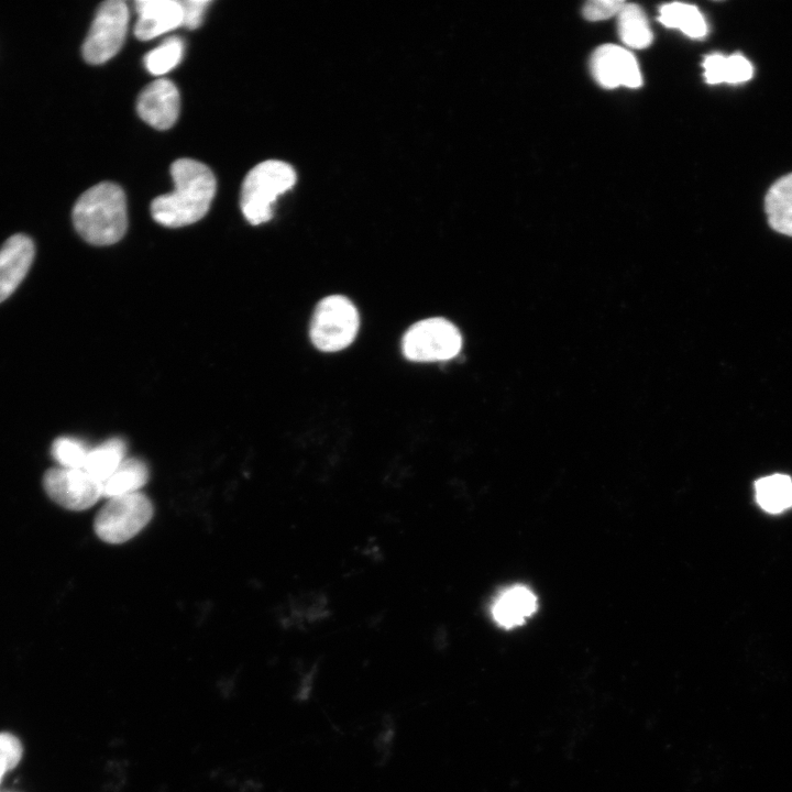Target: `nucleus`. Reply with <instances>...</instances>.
<instances>
[{
	"label": "nucleus",
	"instance_id": "obj_13",
	"mask_svg": "<svg viewBox=\"0 0 792 792\" xmlns=\"http://www.w3.org/2000/svg\"><path fill=\"white\" fill-rule=\"evenodd\" d=\"M536 609V595L527 586L520 584L499 591L490 606L493 622L504 629L522 625Z\"/></svg>",
	"mask_w": 792,
	"mask_h": 792
},
{
	"label": "nucleus",
	"instance_id": "obj_8",
	"mask_svg": "<svg viewBox=\"0 0 792 792\" xmlns=\"http://www.w3.org/2000/svg\"><path fill=\"white\" fill-rule=\"evenodd\" d=\"M43 485L55 503L72 510L87 509L102 497L100 482L84 469L52 468Z\"/></svg>",
	"mask_w": 792,
	"mask_h": 792
},
{
	"label": "nucleus",
	"instance_id": "obj_18",
	"mask_svg": "<svg viewBox=\"0 0 792 792\" xmlns=\"http://www.w3.org/2000/svg\"><path fill=\"white\" fill-rule=\"evenodd\" d=\"M659 21L692 38H702L707 33V25L704 16L695 6L673 2L660 8Z\"/></svg>",
	"mask_w": 792,
	"mask_h": 792
},
{
	"label": "nucleus",
	"instance_id": "obj_5",
	"mask_svg": "<svg viewBox=\"0 0 792 792\" xmlns=\"http://www.w3.org/2000/svg\"><path fill=\"white\" fill-rule=\"evenodd\" d=\"M153 505L143 493L136 492L108 498L96 516L97 536L108 543H122L138 535L151 520Z\"/></svg>",
	"mask_w": 792,
	"mask_h": 792
},
{
	"label": "nucleus",
	"instance_id": "obj_14",
	"mask_svg": "<svg viewBox=\"0 0 792 792\" xmlns=\"http://www.w3.org/2000/svg\"><path fill=\"white\" fill-rule=\"evenodd\" d=\"M765 208L770 227L779 233L792 237V173L770 187Z\"/></svg>",
	"mask_w": 792,
	"mask_h": 792
},
{
	"label": "nucleus",
	"instance_id": "obj_17",
	"mask_svg": "<svg viewBox=\"0 0 792 792\" xmlns=\"http://www.w3.org/2000/svg\"><path fill=\"white\" fill-rule=\"evenodd\" d=\"M759 506L772 514L792 507V480L785 474H772L759 479L755 484Z\"/></svg>",
	"mask_w": 792,
	"mask_h": 792
},
{
	"label": "nucleus",
	"instance_id": "obj_21",
	"mask_svg": "<svg viewBox=\"0 0 792 792\" xmlns=\"http://www.w3.org/2000/svg\"><path fill=\"white\" fill-rule=\"evenodd\" d=\"M89 450L80 440L72 437H59L52 446L54 459L61 466L68 469H84Z\"/></svg>",
	"mask_w": 792,
	"mask_h": 792
},
{
	"label": "nucleus",
	"instance_id": "obj_10",
	"mask_svg": "<svg viewBox=\"0 0 792 792\" xmlns=\"http://www.w3.org/2000/svg\"><path fill=\"white\" fill-rule=\"evenodd\" d=\"M180 108L177 87L168 79L152 81L140 94L136 110L143 121L157 130H167L176 122Z\"/></svg>",
	"mask_w": 792,
	"mask_h": 792
},
{
	"label": "nucleus",
	"instance_id": "obj_20",
	"mask_svg": "<svg viewBox=\"0 0 792 792\" xmlns=\"http://www.w3.org/2000/svg\"><path fill=\"white\" fill-rule=\"evenodd\" d=\"M183 54V41L170 36L144 56V65L152 75H164L180 63Z\"/></svg>",
	"mask_w": 792,
	"mask_h": 792
},
{
	"label": "nucleus",
	"instance_id": "obj_25",
	"mask_svg": "<svg viewBox=\"0 0 792 792\" xmlns=\"http://www.w3.org/2000/svg\"><path fill=\"white\" fill-rule=\"evenodd\" d=\"M183 9V25L187 29L198 28L210 4L209 0H182L179 1Z\"/></svg>",
	"mask_w": 792,
	"mask_h": 792
},
{
	"label": "nucleus",
	"instance_id": "obj_27",
	"mask_svg": "<svg viewBox=\"0 0 792 792\" xmlns=\"http://www.w3.org/2000/svg\"><path fill=\"white\" fill-rule=\"evenodd\" d=\"M7 771H8L7 768H6L4 765L0 761V780H1V778L3 777V774H4Z\"/></svg>",
	"mask_w": 792,
	"mask_h": 792
},
{
	"label": "nucleus",
	"instance_id": "obj_23",
	"mask_svg": "<svg viewBox=\"0 0 792 792\" xmlns=\"http://www.w3.org/2000/svg\"><path fill=\"white\" fill-rule=\"evenodd\" d=\"M626 2L620 0H592L584 4L583 15L590 21H601L617 15Z\"/></svg>",
	"mask_w": 792,
	"mask_h": 792
},
{
	"label": "nucleus",
	"instance_id": "obj_11",
	"mask_svg": "<svg viewBox=\"0 0 792 792\" xmlns=\"http://www.w3.org/2000/svg\"><path fill=\"white\" fill-rule=\"evenodd\" d=\"M34 255V243L25 234H14L2 244L0 248V302L8 299L24 279Z\"/></svg>",
	"mask_w": 792,
	"mask_h": 792
},
{
	"label": "nucleus",
	"instance_id": "obj_19",
	"mask_svg": "<svg viewBox=\"0 0 792 792\" xmlns=\"http://www.w3.org/2000/svg\"><path fill=\"white\" fill-rule=\"evenodd\" d=\"M618 33L624 44L641 50L650 45L652 33L642 9L634 3H625L617 14Z\"/></svg>",
	"mask_w": 792,
	"mask_h": 792
},
{
	"label": "nucleus",
	"instance_id": "obj_24",
	"mask_svg": "<svg viewBox=\"0 0 792 792\" xmlns=\"http://www.w3.org/2000/svg\"><path fill=\"white\" fill-rule=\"evenodd\" d=\"M22 756V746L16 737L8 733L0 734V761L7 770L14 768Z\"/></svg>",
	"mask_w": 792,
	"mask_h": 792
},
{
	"label": "nucleus",
	"instance_id": "obj_2",
	"mask_svg": "<svg viewBox=\"0 0 792 792\" xmlns=\"http://www.w3.org/2000/svg\"><path fill=\"white\" fill-rule=\"evenodd\" d=\"M78 234L94 245L118 242L128 228L127 200L122 188L105 182L86 190L73 209Z\"/></svg>",
	"mask_w": 792,
	"mask_h": 792
},
{
	"label": "nucleus",
	"instance_id": "obj_7",
	"mask_svg": "<svg viewBox=\"0 0 792 792\" xmlns=\"http://www.w3.org/2000/svg\"><path fill=\"white\" fill-rule=\"evenodd\" d=\"M129 24V9L121 0H109L97 10L82 44V56L98 65L112 58L122 47Z\"/></svg>",
	"mask_w": 792,
	"mask_h": 792
},
{
	"label": "nucleus",
	"instance_id": "obj_12",
	"mask_svg": "<svg viewBox=\"0 0 792 792\" xmlns=\"http://www.w3.org/2000/svg\"><path fill=\"white\" fill-rule=\"evenodd\" d=\"M135 36L148 41L183 25V9L176 0L135 1Z\"/></svg>",
	"mask_w": 792,
	"mask_h": 792
},
{
	"label": "nucleus",
	"instance_id": "obj_3",
	"mask_svg": "<svg viewBox=\"0 0 792 792\" xmlns=\"http://www.w3.org/2000/svg\"><path fill=\"white\" fill-rule=\"evenodd\" d=\"M295 183L296 173L285 162L268 160L254 166L241 188L240 206L245 219L253 226L268 221L277 197Z\"/></svg>",
	"mask_w": 792,
	"mask_h": 792
},
{
	"label": "nucleus",
	"instance_id": "obj_9",
	"mask_svg": "<svg viewBox=\"0 0 792 792\" xmlns=\"http://www.w3.org/2000/svg\"><path fill=\"white\" fill-rule=\"evenodd\" d=\"M591 69L594 78L605 88L626 86L636 88L641 85V75L636 58L627 50L605 44L592 55Z\"/></svg>",
	"mask_w": 792,
	"mask_h": 792
},
{
	"label": "nucleus",
	"instance_id": "obj_22",
	"mask_svg": "<svg viewBox=\"0 0 792 792\" xmlns=\"http://www.w3.org/2000/svg\"><path fill=\"white\" fill-rule=\"evenodd\" d=\"M752 66L747 58L740 54H734L725 58L724 82L739 84L751 78Z\"/></svg>",
	"mask_w": 792,
	"mask_h": 792
},
{
	"label": "nucleus",
	"instance_id": "obj_6",
	"mask_svg": "<svg viewBox=\"0 0 792 792\" xmlns=\"http://www.w3.org/2000/svg\"><path fill=\"white\" fill-rule=\"evenodd\" d=\"M461 346L460 331L444 318H428L414 323L402 341L404 355L417 362L450 360Z\"/></svg>",
	"mask_w": 792,
	"mask_h": 792
},
{
	"label": "nucleus",
	"instance_id": "obj_4",
	"mask_svg": "<svg viewBox=\"0 0 792 792\" xmlns=\"http://www.w3.org/2000/svg\"><path fill=\"white\" fill-rule=\"evenodd\" d=\"M360 327V317L350 299L332 295L321 299L310 322V339L324 352L340 351L350 345Z\"/></svg>",
	"mask_w": 792,
	"mask_h": 792
},
{
	"label": "nucleus",
	"instance_id": "obj_16",
	"mask_svg": "<svg viewBox=\"0 0 792 792\" xmlns=\"http://www.w3.org/2000/svg\"><path fill=\"white\" fill-rule=\"evenodd\" d=\"M125 453V441L118 437L110 438L89 450L84 470L101 484L124 461Z\"/></svg>",
	"mask_w": 792,
	"mask_h": 792
},
{
	"label": "nucleus",
	"instance_id": "obj_15",
	"mask_svg": "<svg viewBox=\"0 0 792 792\" xmlns=\"http://www.w3.org/2000/svg\"><path fill=\"white\" fill-rule=\"evenodd\" d=\"M148 480L147 465L140 459L128 458L101 483L102 497L136 493Z\"/></svg>",
	"mask_w": 792,
	"mask_h": 792
},
{
	"label": "nucleus",
	"instance_id": "obj_1",
	"mask_svg": "<svg viewBox=\"0 0 792 792\" xmlns=\"http://www.w3.org/2000/svg\"><path fill=\"white\" fill-rule=\"evenodd\" d=\"M170 175L175 189L152 201V217L168 228L200 220L208 212L216 194L217 183L212 172L198 161L180 158L172 164Z\"/></svg>",
	"mask_w": 792,
	"mask_h": 792
},
{
	"label": "nucleus",
	"instance_id": "obj_26",
	"mask_svg": "<svg viewBox=\"0 0 792 792\" xmlns=\"http://www.w3.org/2000/svg\"><path fill=\"white\" fill-rule=\"evenodd\" d=\"M725 56L712 54L703 62L705 81L711 85L724 82Z\"/></svg>",
	"mask_w": 792,
	"mask_h": 792
}]
</instances>
